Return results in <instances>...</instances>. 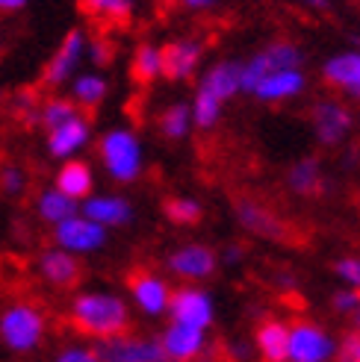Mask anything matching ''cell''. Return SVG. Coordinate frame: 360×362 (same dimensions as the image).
<instances>
[{
  "label": "cell",
  "mask_w": 360,
  "mask_h": 362,
  "mask_svg": "<svg viewBox=\"0 0 360 362\" xmlns=\"http://www.w3.org/2000/svg\"><path fill=\"white\" fill-rule=\"evenodd\" d=\"M171 321L189 324V327L207 330L213 318H215V306L213 298L204 292V288H177V292L169 298V310Z\"/></svg>",
  "instance_id": "obj_8"
},
{
  "label": "cell",
  "mask_w": 360,
  "mask_h": 362,
  "mask_svg": "<svg viewBox=\"0 0 360 362\" xmlns=\"http://www.w3.org/2000/svg\"><path fill=\"white\" fill-rule=\"evenodd\" d=\"M83 9L101 21H128L133 12V0H83Z\"/></svg>",
  "instance_id": "obj_31"
},
{
  "label": "cell",
  "mask_w": 360,
  "mask_h": 362,
  "mask_svg": "<svg viewBox=\"0 0 360 362\" xmlns=\"http://www.w3.org/2000/svg\"><path fill=\"white\" fill-rule=\"evenodd\" d=\"M242 257H245V250H242L240 245H227V247H225V262H227V265H237Z\"/></svg>",
  "instance_id": "obj_41"
},
{
  "label": "cell",
  "mask_w": 360,
  "mask_h": 362,
  "mask_svg": "<svg viewBox=\"0 0 360 362\" xmlns=\"http://www.w3.org/2000/svg\"><path fill=\"white\" fill-rule=\"evenodd\" d=\"M98 151L106 174L118 183H133L142 174V144L130 130H110L101 139Z\"/></svg>",
  "instance_id": "obj_3"
},
{
  "label": "cell",
  "mask_w": 360,
  "mask_h": 362,
  "mask_svg": "<svg viewBox=\"0 0 360 362\" xmlns=\"http://www.w3.org/2000/svg\"><path fill=\"white\" fill-rule=\"evenodd\" d=\"M110 362H124V359H110Z\"/></svg>",
  "instance_id": "obj_47"
},
{
  "label": "cell",
  "mask_w": 360,
  "mask_h": 362,
  "mask_svg": "<svg viewBox=\"0 0 360 362\" xmlns=\"http://www.w3.org/2000/svg\"><path fill=\"white\" fill-rule=\"evenodd\" d=\"M215 265H219V257H215V250L207 247V245H186V247H177L171 257H169L171 274L184 277V280H192V283L213 277Z\"/></svg>",
  "instance_id": "obj_13"
},
{
  "label": "cell",
  "mask_w": 360,
  "mask_h": 362,
  "mask_svg": "<svg viewBox=\"0 0 360 362\" xmlns=\"http://www.w3.org/2000/svg\"><path fill=\"white\" fill-rule=\"evenodd\" d=\"M45 339V315L27 300L6 303L0 310V341L12 354H30Z\"/></svg>",
  "instance_id": "obj_2"
},
{
  "label": "cell",
  "mask_w": 360,
  "mask_h": 362,
  "mask_svg": "<svg viewBox=\"0 0 360 362\" xmlns=\"http://www.w3.org/2000/svg\"><path fill=\"white\" fill-rule=\"evenodd\" d=\"M313 133L322 144H328V148H334V144H339L349 133H351V112L346 110L343 103H337V100H322L313 106Z\"/></svg>",
  "instance_id": "obj_12"
},
{
  "label": "cell",
  "mask_w": 360,
  "mask_h": 362,
  "mask_svg": "<svg viewBox=\"0 0 360 362\" xmlns=\"http://www.w3.org/2000/svg\"><path fill=\"white\" fill-rule=\"evenodd\" d=\"M39 274L50 283V286H60L68 288L80 280V262L74 253H68L62 247H50L39 257Z\"/></svg>",
  "instance_id": "obj_20"
},
{
  "label": "cell",
  "mask_w": 360,
  "mask_h": 362,
  "mask_svg": "<svg viewBox=\"0 0 360 362\" xmlns=\"http://www.w3.org/2000/svg\"><path fill=\"white\" fill-rule=\"evenodd\" d=\"M74 115H80V106L74 100H65V98H53V100L39 106V124L45 130H53V127L71 121Z\"/></svg>",
  "instance_id": "obj_29"
},
{
  "label": "cell",
  "mask_w": 360,
  "mask_h": 362,
  "mask_svg": "<svg viewBox=\"0 0 360 362\" xmlns=\"http://www.w3.org/2000/svg\"><path fill=\"white\" fill-rule=\"evenodd\" d=\"M331 306H334L337 313L351 315L357 306H360V292H357V288H339V292L331 298Z\"/></svg>",
  "instance_id": "obj_37"
},
{
  "label": "cell",
  "mask_w": 360,
  "mask_h": 362,
  "mask_svg": "<svg viewBox=\"0 0 360 362\" xmlns=\"http://www.w3.org/2000/svg\"><path fill=\"white\" fill-rule=\"evenodd\" d=\"M92 186H95L92 168L80 159H65V165L57 174V189L68 197H74V201H83V197H89V192H92Z\"/></svg>",
  "instance_id": "obj_23"
},
{
  "label": "cell",
  "mask_w": 360,
  "mask_h": 362,
  "mask_svg": "<svg viewBox=\"0 0 360 362\" xmlns=\"http://www.w3.org/2000/svg\"><path fill=\"white\" fill-rule=\"evenodd\" d=\"M159 345H163L169 362H195L207 351V330H198V327H189V324L171 321L163 330Z\"/></svg>",
  "instance_id": "obj_11"
},
{
  "label": "cell",
  "mask_w": 360,
  "mask_h": 362,
  "mask_svg": "<svg viewBox=\"0 0 360 362\" xmlns=\"http://www.w3.org/2000/svg\"><path fill=\"white\" fill-rule=\"evenodd\" d=\"M189 110H192V127H198V130H213V127L219 124L222 103L204 92H195V100Z\"/></svg>",
  "instance_id": "obj_30"
},
{
  "label": "cell",
  "mask_w": 360,
  "mask_h": 362,
  "mask_svg": "<svg viewBox=\"0 0 360 362\" xmlns=\"http://www.w3.org/2000/svg\"><path fill=\"white\" fill-rule=\"evenodd\" d=\"M159 4H174V0H159Z\"/></svg>",
  "instance_id": "obj_46"
},
{
  "label": "cell",
  "mask_w": 360,
  "mask_h": 362,
  "mask_svg": "<svg viewBox=\"0 0 360 362\" xmlns=\"http://www.w3.org/2000/svg\"><path fill=\"white\" fill-rule=\"evenodd\" d=\"M293 4H298L304 9H313V12H328L331 9V0H293Z\"/></svg>",
  "instance_id": "obj_40"
},
{
  "label": "cell",
  "mask_w": 360,
  "mask_h": 362,
  "mask_svg": "<svg viewBox=\"0 0 360 362\" xmlns=\"http://www.w3.org/2000/svg\"><path fill=\"white\" fill-rule=\"evenodd\" d=\"M184 6H189V9H210L215 0H180Z\"/></svg>",
  "instance_id": "obj_43"
},
{
  "label": "cell",
  "mask_w": 360,
  "mask_h": 362,
  "mask_svg": "<svg viewBox=\"0 0 360 362\" xmlns=\"http://www.w3.org/2000/svg\"><path fill=\"white\" fill-rule=\"evenodd\" d=\"M83 215L101 227H121L133 218V206L116 194H95L83 197Z\"/></svg>",
  "instance_id": "obj_19"
},
{
  "label": "cell",
  "mask_w": 360,
  "mask_h": 362,
  "mask_svg": "<svg viewBox=\"0 0 360 362\" xmlns=\"http://www.w3.org/2000/svg\"><path fill=\"white\" fill-rule=\"evenodd\" d=\"M304 86H308V77H304L301 68H281V71L266 74L254 88H251V95L263 103H281V100H290V98L301 95Z\"/></svg>",
  "instance_id": "obj_15"
},
{
  "label": "cell",
  "mask_w": 360,
  "mask_h": 362,
  "mask_svg": "<svg viewBox=\"0 0 360 362\" xmlns=\"http://www.w3.org/2000/svg\"><path fill=\"white\" fill-rule=\"evenodd\" d=\"M159 130H163V136L171 141L186 139V133L192 130V110L186 103H171L169 110L159 115Z\"/></svg>",
  "instance_id": "obj_28"
},
{
  "label": "cell",
  "mask_w": 360,
  "mask_h": 362,
  "mask_svg": "<svg viewBox=\"0 0 360 362\" xmlns=\"http://www.w3.org/2000/svg\"><path fill=\"white\" fill-rule=\"evenodd\" d=\"M39 215L47 224H60V221L71 218V215H77V201L53 186V189L42 192V197H39Z\"/></svg>",
  "instance_id": "obj_25"
},
{
  "label": "cell",
  "mask_w": 360,
  "mask_h": 362,
  "mask_svg": "<svg viewBox=\"0 0 360 362\" xmlns=\"http://www.w3.org/2000/svg\"><path fill=\"white\" fill-rule=\"evenodd\" d=\"M106 80L98 77V74H80L74 77V83H71V98H74L77 106H86V110H92V106H98L103 98H106Z\"/></svg>",
  "instance_id": "obj_26"
},
{
  "label": "cell",
  "mask_w": 360,
  "mask_h": 362,
  "mask_svg": "<svg viewBox=\"0 0 360 362\" xmlns=\"http://www.w3.org/2000/svg\"><path fill=\"white\" fill-rule=\"evenodd\" d=\"M130 295L136 300V306L145 315H163L169 310V298H171V288L163 277L151 274V271H142V274L130 277Z\"/></svg>",
  "instance_id": "obj_16"
},
{
  "label": "cell",
  "mask_w": 360,
  "mask_h": 362,
  "mask_svg": "<svg viewBox=\"0 0 360 362\" xmlns=\"http://www.w3.org/2000/svg\"><path fill=\"white\" fill-rule=\"evenodd\" d=\"M286 183L301 197H313L328 189V180L322 174V162L316 156H304V159L293 162V168L286 171Z\"/></svg>",
  "instance_id": "obj_22"
},
{
  "label": "cell",
  "mask_w": 360,
  "mask_h": 362,
  "mask_svg": "<svg viewBox=\"0 0 360 362\" xmlns=\"http://www.w3.org/2000/svg\"><path fill=\"white\" fill-rule=\"evenodd\" d=\"M337 345L325 327L310 321H298L286 333V359L293 362H328Z\"/></svg>",
  "instance_id": "obj_5"
},
{
  "label": "cell",
  "mask_w": 360,
  "mask_h": 362,
  "mask_svg": "<svg viewBox=\"0 0 360 362\" xmlns=\"http://www.w3.org/2000/svg\"><path fill=\"white\" fill-rule=\"evenodd\" d=\"M98 356L101 362L110 359H124V362H169L166 351L159 345V339H136V336H110L98 339Z\"/></svg>",
  "instance_id": "obj_7"
},
{
  "label": "cell",
  "mask_w": 360,
  "mask_h": 362,
  "mask_svg": "<svg viewBox=\"0 0 360 362\" xmlns=\"http://www.w3.org/2000/svg\"><path fill=\"white\" fill-rule=\"evenodd\" d=\"M39 106L42 103H35V98L30 92L15 98V110H18V115H21L27 124H39Z\"/></svg>",
  "instance_id": "obj_38"
},
{
  "label": "cell",
  "mask_w": 360,
  "mask_h": 362,
  "mask_svg": "<svg viewBox=\"0 0 360 362\" xmlns=\"http://www.w3.org/2000/svg\"><path fill=\"white\" fill-rule=\"evenodd\" d=\"M86 45H89L86 35L80 30H71L60 42V47L50 57V62L45 65V83L47 86H62V83H68L71 77H74L83 57H86Z\"/></svg>",
  "instance_id": "obj_10"
},
{
  "label": "cell",
  "mask_w": 360,
  "mask_h": 362,
  "mask_svg": "<svg viewBox=\"0 0 360 362\" xmlns=\"http://www.w3.org/2000/svg\"><path fill=\"white\" fill-rule=\"evenodd\" d=\"M4 98H6V92H4V88H0V103H4Z\"/></svg>",
  "instance_id": "obj_45"
},
{
  "label": "cell",
  "mask_w": 360,
  "mask_h": 362,
  "mask_svg": "<svg viewBox=\"0 0 360 362\" xmlns=\"http://www.w3.org/2000/svg\"><path fill=\"white\" fill-rule=\"evenodd\" d=\"M304 62V53L298 45L293 42H275L263 47L260 53H254L242 68H240V92H251L266 74L272 71H281V68H301Z\"/></svg>",
  "instance_id": "obj_4"
},
{
  "label": "cell",
  "mask_w": 360,
  "mask_h": 362,
  "mask_svg": "<svg viewBox=\"0 0 360 362\" xmlns=\"http://www.w3.org/2000/svg\"><path fill=\"white\" fill-rule=\"evenodd\" d=\"M53 239H57V247L77 257V253H92L106 245V227L95 224L86 215H71V218L53 224Z\"/></svg>",
  "instance_id": "obj_6"
},
{
  "label": "cell",
  "mask_w": 360,
  "mask_h": 362,
  "mask_svg": "<svg viewBox=\"0 0 360 362\" xmlns=\"http://www.w3.org/2000/svg\"><path fill=\"white\" fill-rule=\"evenodd\" d=\"M24 186H27V180H24V171L21 168L6 165L4 171H0V189H4L6 194H21Z\"/></svg>",
  "instance_id": "obj_35"
},
{
  "label": "cell",
  "mask_w": 360,
  "mask_h": 362,
  "mask_svg": "<svg viewBox=\"0 0 360 362\" xmlns=\"http://www.w3.org/2000/svg\"><path fill=\"white\" fill-rule=\"evenodd\" d=\"M322 77L331 88L339 92H349L351 98L360 100V50H349V53H337L322 68Z\"/></svg>",
  "instance_id": "obj_18"
},
{
  "label": "cell",
  "mask_w": 360,
  "mask_h": 362,
  "mask_svg": "<svg viewBox=\"0 0 360 362\" xmlns=\"http://www.w3.org/2000/svg\"><path fill=\"white\" fill-rule=\"evenodd\" d=\"M233 209H237V221H240L248 233H254V236L269 239V242H286V239H290V230H286V224H283L269 206H263L260 201L240 197Z\"/></svg>",
  "instance_id": "obj_9"
},
{
  "label": "cell",
  "mask_w": 360,
  "mask_h": 362,
  "mask_svg": "<svg viewBox=\"0 0 360 362\" xmlns=\"http://www.w3.org/2000/svg\"><path fill=\"white\" fill-rule=\"evenodd\" d=\"M334 354L339 356V362H360V333L357 330H349L343 336V341L337 345Z\"/></svg>",
  "instance_id": "obj_34"
},
{
  "label": "cell",
  "mask_w": 360,
  "mask_h": 362,
  "mask_svg": "<svg viewBox=\"0 0 360 362\" xmlns=\"http://www.w3.org/2000/svg\"><path fill=\"white\" fill-rule=\"evenodd\" d=\"M53 362H101L95 348H86V345H68L57 354Z\"/></svg>",
  "instance_id": "obj_33"
},
{
  "label": "cell",
  "mask_w": 360,
  "mask_h": 362,
  "mask_svg": "<svg viewBox=\"0 0 360 362\" xmlns=\"http://www.w3.org/2000/svg\"><path fill=\"white\" fill-rule=\"evenodd\" d=\"M133 77L139 83H154L163 77V53L154 45H139L133 53Z\"/></svg>",
  "instance_id": "obj_27"
},
{
  "label": "cell",
  "mask_w": 360,
  "mask_h": 362,
  "mask_svg": "<svg viewBox=\"0 0 360 362\" xmlns=\"http://www.w3.org/2000/svg\"><path fill=\"white\" fill-rule=\"evenodd\" d=\"M71 324L95 339H110L118 336L130 327V313L128 303L118 295H106V292H83L71 303Z\"/></svg>",
  "instance_id": "obj_1"
},
{
  "label": "cell",
  "mask_w": 360,
  "mask_h": 362,
  "mask_svg": "<svg viewBox=\"0 0 360 362\" xmlns=\"http://www.w3.org/2000/svg\"><path fill=\"white\" fill-rule=\"evenodd\" d=\"M286 333H290V327L275 318L263 321L257 327L254 341H257V351L266 362H286Z\"/></svg>",
  "instance_id": "obj_24"
},
{
  "label": "cell",
  "mask_w": 360,
  "mask_h": 362,
  "mask_svg": "<svg viewBox=\"0 0 360 362\" xmlns=\"http://www.w3.org/2000/svg\"><path fill=\"white\" fill-rule=\"evenodd\" d=\"M240 68H242V62H233V59L215 62L213 68H207V74L198 83V92L215 98L219 103L230 100L240 92Z\"/></svg>",
  "instance_id": "obj_21"
},
{
  "label": "cell",
  "mask_w": 360,
  "mask_h": 362,
  "mask_svg": "<svg viewBox=\"0 0 360 362\" xmlns=\"http://www.w3.org/2000/svg\"><path fill=\"white\" fill-rule=\"evenodd\" d=\"M86 50H89V57H92L95 65H106V62L113 59V47H110V42L95 39L92 45H86Z\"/></svg>",
  "instance_id": "obj_39"
},
{
  "label": "cell",
  "mask_w": 360,
  "mask_h": 362,
  "mask_svg": "<svg viewBox=\"0 0 360 362\" xmlns=\"http://www.w3.org/2000/svg\"><path fill=\"white\" fill-rule=\"evenodd\" d=\"M89 136H92V130H89V118L80 112L71 121L47 130V151H50V156H57V159H71L80 148H86Z\"/></svg>",
  "instance_id": "obj_17"
},
{
  "label": "cell",
  "mask_w": 360,
  "mask_h": 362,
  "mask_svg": "<svg viewBox=\"0 0 360 362\" xmlns=\"http://www.w3.org/2000/svg\"><path fill=\"white\" fill-rule=\"evenodd\" d=\"M166 215L171 224H198L201 221V204L192 197H171V201H166Z\"/></svg>",
  "instance_id": "obj_32"
},
{
  "label": "cell",
  "mask_w": 360,
  "mask_h": 362,
  "mask_svg": "<svg viewBox=\"0 0 360 362\" xmlns=\"http://www.w3.org/2000/svg\"><path fill=\"white\" fill-rule=\"evenodd\" d=\"M27 0H0V12H21Z\"/></svg>",
  "instance_id": "obj_42"
},
{
  "label": "cell",
  "mask_w": 360,
  "mask_h": 362,
  "mask_svg": "<svg viewBox=\"0 0 360 362\" xmlns=\"http://www.w3.org/2000/svg\"><path fill=\"white\" fill-rule=\"evenodd\" d=\"M351 318H354V330H357V333H360V306H357V310H354V313H351Z\"/></svg>",
  "instance_id": "obj_44"
},
{
  "label": "cell",
  "mask_w": 360,
  "mask_h": 362,
  "mask_svg": "<svg viewBox=\"0 0 360 362\" xmlns=\"http://www.w3.org/2000/svg\"><path fill=\"white\" fill-rule=\"evenodd\" d=\"M334 271L339 277H343L351 288H357L360 292V257H346V259H339L337 265H334Z\"/></svg>",
  "instance_id": "obj_36"
},
{
  "label": "cell",
  "mask_w": 360,
  "mask_h": 362,
  "mask_svg": "<svg viewBox=\"0 0 360 362\" xmlns=\"http://www.w3.org/2000/svg\"><path fill=\"white\" fill-rule=\"evenodd\" d=\"M159 53H163V77L180 83L189 80L198 71V62L204 57V45L195 39H177L169 42L166 47H159Z\"/></svg>",
  "instance_id": "obj_14"
}]
</instances>
